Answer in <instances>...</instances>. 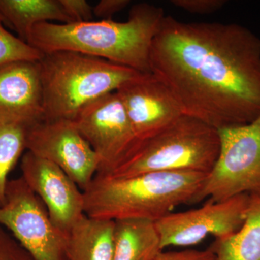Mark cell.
<instances>
[{
  "instance_id": "cell-1",
  "label": "cell",
  "mask_w": 260,
  "mask_h": 260,
  "mask_svg": "<svg viewBox=\"0 0 260 260\" xmlns=\"http://www.w3.org/2000/svg\"><path fill=\"white\" fill-rule=\"evenodd\" d=\"M149 64L183 114L215 129L248 124L260 114V38L246 27L165 16Z\"/></svg>"
},
{
  "instance_id": "cell-2",
  "label": "cell",
  "mask_w": 260,
  "mask_h": 260,
  "mask_svg": "<svg viewBox=\"0 0 260 260\" xmlns=\"http://www.w3.org/2000/svg\"><path fill=\"white\" fill-rule=\"evenodd\" d=\"M165 16L161 8L138 3L130 10L125 22L110 19L37 24L30 30L27 43L44 54L73 51L150 73V47Z\"/></svg>"
},
{
  "instance_id": "cell-3",
  "label": "cell",
  "mask_w": 260,
  "mask_h": 260,
  "mask_svg": "<svg viewBox=\"0 0 260 260\" xmlns=\"http://www.w3.org/2000/svg\"><path fill=\"white\" fill-rule=\"evenodd\" d=\"M208 174L174 171L112 177L97 174L83 191L84 211L101 220L155 222L180 205L194 203Z\"/></svg>"
},
{
  "instance_id": "cell-4",
  "label": "cell",
  "mask_w": 260,
  "mask_h": 260,
  "mask_svg": "<svg viewBox=\"0 0 260 260\" xmlns=\"http://www.w3.org/2000/svg\"><path fill=\"white\" fill-rule=\"evenodd\" d=\"M44 120H74L85 106L118 90L142 73L73 51L44 54L39 61Z\"/></svg>"
},
{
  "instance_id": "cell-5",
  "label": "cell",
  "mask_w": 260,
  "mask_h": 260,
  "mask_svg": "<svg viewBox=\"0 0 260 260\" xmlns=\"http://www.w3.org/2000/svg\"><path fill=\"white\" fill-rule=\"evenodd\" d=\"M220 145L218 129L184 114L158 134L138 142L121 164L103 175L127 177L174 171L209 174Z\"/></svg>"
},
{
  "instance_id": "cell-6",
  "label": "cell",
  "mask_w": 260,
  "mask_h": 260,
  "mask_svg": "<svg viewBox=\"0 0 260 260\" xmlns=\"http://www.w3.org/2000/svg\"><path fill=\"white\" fill-rule=\"evenodd\" d=\"M220 151L194 200L220 202L242 194H260V114L242 125L218 129Z\"/></svg>"
},
{
  "instance_id": "cell-7",
  "label": "cell",
  "mask_w": 260,
  "mask_h": 260,
  "mask_svg": "<svg viewBox=\"0 0 260 260\" xmlns=\"http://www.w3.org/2000/svg\"><path fill=\"white\" fill-rule=\"evenodd\" d=\"M0 225L34 260H67V235L54 225L45 206L21 177L8 181L0 207Z\"/></svg>"
},
{
  "instance_id": "cell-8",
  "label": "cell",
  "mask_w": 260,
  "mask_h": 260,
  "mask_svg": "<svg viewBox=\"0 0 260 260\" xmlns=\"http://www.w3.org/2000/svg\"><path fill=\"white\" fill-rule=\"evenodd\" d=\"M73 121L99 157L97 174L112 172L139 142L116 91L85 106Z\"/></svg>"
},
{
  "instance_id": "cell-9",
  "label": "cell",
  "mask_w": 260,
  "mask_h": 260,
  "mask_svg": "<svg viewBox=\"0 0 260 260\" xmlns=\"http://www.w3.org/2000/svg\"><path fill=\"white\" fill-rule=\"evenodd\" d=\"M250 198L249 194L237 195L223 201H208L198 209L166 215L155 221L162 249L195 245L208 235L215 239L232 235L245 221Z\"/></svg>"
},
{
  "instance_id": "cell-10",
  "label": "cell",
  "mask_w": 260,
  "mask_h": 260,
  "mask_svg": "<svg viewBox=\"0 0 260 260\" xmlns=\"http://www.w3.org/2000/svg\"><path fill=\"white\" fill-rule=\"evenodd\" d=\"M26 150L60 168L83 191L100 167L96 153L73 120H44L30 126Z\"/></svg>"
},
{
  "instance_id": "cell-11",
  "label": "cell",
  "mask_w": 260,
  "mask_h": 260,
  "mask_svg": "<svg viewBox=\"0 0 260 260\" xmlns=\"http://www.w3.org/2000/svg\"><path fill=\"white\" fill-rule=\"evenodd\" d=\"M23 180L45 206L58 229L68 234L84 215L83 192L55 164L27 151L20 164Z\"/></svg>"
},
{
  "instance_id": "cell-12",
  "label": "cell",
  "mask_w": 260,
  "mask_h": 260,
  "mask_svg": "<svg viewBox=\"0 0 260 260\" xmlns=\"http://www.w3.org/2000/svg\"><path fill=\"white\" fill-rule=\"evenodd\" d=\"M136 138H151L184 115L170 90L151 73L123 84L116 90Z\"/></svg>"
},
{
  "instance_id": "cell-13",
  "label": "cell",
  "mask_w": 260,
  "mask_h": 260,
  "mask_svg": "<svg viewBox=\"0 0 260 260\" xmlns=\"http://www.w3.org/2000/svg\"><path fill=\"white\" fill-rule=\"evenodd\" d=\"M0 116L34 124L44 120L39 61L0 65Z\"/></svg>"
},
{
  "instance_id": "cell-14",
  "label": "cell",
  "mask_w": 260,
  "mask_h": 260,
  "mask_svg": "<svg viewBox=\"0 0 260 260\" xmlns=\"http://www.w3.org/2000/svg\"><path fill=\"white\" fill-rule=\"evenodd\" d=\"M114 225L84 215L67 234V260H113Z\"/></svg>"
},
{
  "instance_id": "cell-15",
  "label": "cell",
  "mask_w": 260,
  "mask_h": 260,
  "mask_svg": "<svg viewBox=\"0 0 260 260\" xmlns=\"http://www.w3.org/2000/svg\"><path fill=\"white\" fill-rule=\"evenodd\" d=\"M113 260H155L162 251L155 222L145 219L114 221Z\"/></svg>"
},
{
  "instance_id": "cell-16",
  "label": "cell",
  "mask_w": 260,
  "mask_h": 260,
  "mask_svg": "<svg viewBox=\"0 0 260 260\" xmlns=\"http://www.w3.org/2000/svg\"><path fill=\"white\" fill-rule=\"evenodd\" d=\"M53 20L73 23L59 0H0V21L23 42L27 43L34 25Z\"/></svg>"
},
{
  "instance_id": "cell-17",
  "label": "cell",
  "mask_w": 260,
  "mask_h": 260,
  "mask_svg": "<svg viewBox=\"0 0 260 260\" xmlns=\"http://www.w3.org/2000/svg\"><path fill=\"white\" fill-rule=\"evenodd\" d=\"M214 260H260V194L251 195L245 221L237 232L215 239Z\"/></svg>"
},
{
  "instance_id": "cell-18",
  "label": "cell",
  "mask_w": 260,
  "mask_h": 260,
  "mask_svg": "<svg viewBox=\"0 0 260 260\" xmlns=\"http://www.w3.org/2000/svg\"><path fill=\"white\" fill-rule=\"evenodd\" d=\"M32 124L14 118L0 116V207L6 198L8 176L24 150Z\"/></svg>"
},
{
  "instance_id": "cell-19",
  "label": "cell",
  "mask_w": 260,
  "mask_h": 260,
  "mask_svg": "<svg viewBox=\"0 0 260 260\" xmlns=\"http://www.w3.org/2000/svg\"><path fill=\"white\" fill-rule=\"evenodd\" d=\"M44 53L7 30L0 21V65L17 61L41 60Z\"/></svg>"
},
{
  "instance_id": "cell-20",
  "label": "cell",
  "mask_w": 260,
  "mask_h": 260,
  "mask_svg": "<svg viewBox=\"0 0 260 260\" xmlns=\"http://www.w3.org/2000/svg\"><path fill=\"white\" fill-rule=\"evenodd\" d=\"M0 260H34L18 241L1 225Z\"/></svg>"
},
{
  "instance_id": "cell-21",
  "label": "cell",
  "mask_w": 260,
  "mask_h": 260,
  "mask_svg": "<svg viewBox=\"0 0 260 260\" xmlns=\"http://www.w3.org/2000/svg\"><path fill=\"white\" fill-rule=\"evenodd\" d=\"M172 4L177 8L194 14H210L221 9L225 5V0H172Z\"/></svg>"
},
{
  "instance_id": "cell-22",
  "label": "cell",
  "mask_w": 260,
  "mask_h": 260,
  "mask_svg": "<svg viewBox=\"0 0 260 260\" xmlns=\"http://www.w3.org/2000/svg\"><path fill=\"white\" fill-rule=\"evenodd\" d=\"M59 3L73 23L90 21L93 18V8L85 0H59Z\"/></svg>"
},
{
  "instance_id": "cell-23",
  "label": "cell",
  "mask_w": 260,
  "mask_h": 260,
  "mask_svg": "<svg viewBox=\"0 0 260 260\" xmlns=\"http://www.w3.org/2000/svg\"><path fill=\"white\" fill-rule=\"evenodd\" d=\"M215 256L210 249L205 251L188 250L181 251H161L155 260H214Z\"/></svg>"
},
{
  "instance_id": "cell-24",
  "label": "cell",
  "mask_w": 260,
  "mask_h": 260,
  "mask_svg": "<svg viewBox=\"0 0 260 260\" xmlns=\"http://www.w3.org/2000/svg\"><path fill=\"white\" fill-rule=\"evenodd\" d=\"M129 0H102L93 7V14L103 20H110L129 5Z\"/></svg>"
}]
</instances>
